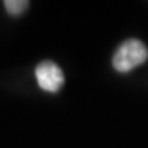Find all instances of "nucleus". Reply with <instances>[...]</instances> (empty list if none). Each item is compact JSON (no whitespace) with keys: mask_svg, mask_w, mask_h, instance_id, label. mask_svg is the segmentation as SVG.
<instances>
[{"mask_svg":"<svg viewBox=\"0 0 148 148\" xmlns=\"http://www.w3.org/2000/svg\"><path fill=\"white\" fill-rule=\"evenodd\" d=\"M29 1L26 0H5L4 1V8L10 15H21L23 11L27 8Z\"/></svg>","mask_w":148,"mask_h":148,"instance_id":"nucleus-3","label":"nucleus"},{"mask_svg":"<svg viewBox=\"0 0 148 148\" xmlns=\"http://www.w3.org/2000/svg\"><path fill=\"white\" fill-rule=\"evenodd\" d=\"M148 59V48L138 38H127L116 48L112 67L118 73H129Z\"/></svg>","mask_w":148,"mask_h":148,"instance_id":"nucleus-1","label":"nucleus"},{"mask_svg":"<svg viewBox=\"0 0 148 148\" xmlns=\"http://www.w3.org/2000/svg\"><path fill=\"white\" fill-rule=\"evenodd\" d=\"M36 79L38 86L45 92H58L64 82V75L62 69L52 60H44L36 67Z\"/></svg>","mask_w":148,"mask_h":148,"instance_id":"nucleus-2","label":"nucleus"}]
</instances>
